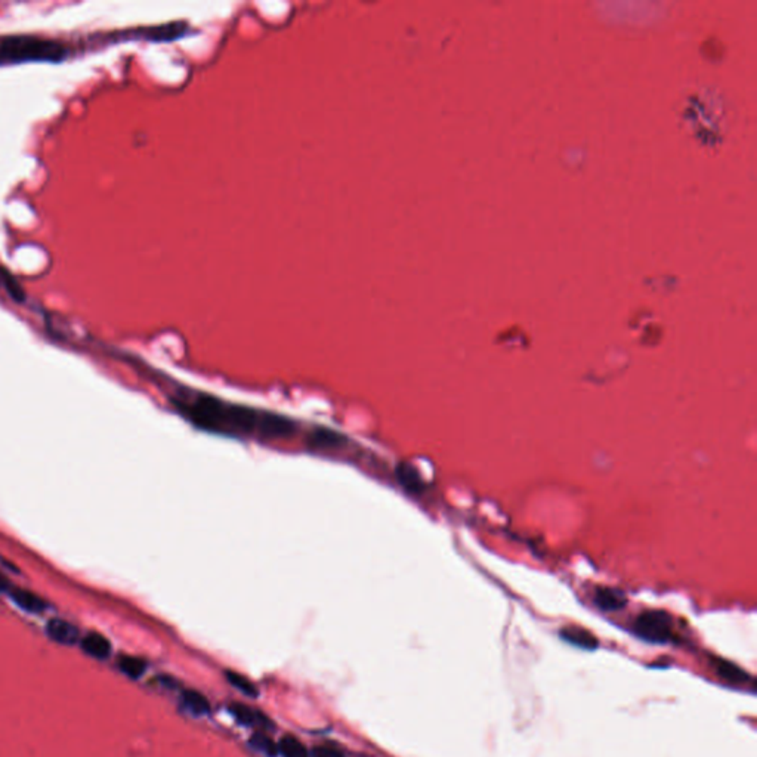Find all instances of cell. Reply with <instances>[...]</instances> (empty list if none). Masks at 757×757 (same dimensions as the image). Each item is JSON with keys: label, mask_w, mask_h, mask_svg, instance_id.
<instances>
[{"label": "cell", "mask_w": 757, "mask_h": 757, "mask_svg": "<svg viewBox=\"0 0 757 757\" xmlns=\"http://www.w3.org/2000/svg\"><path fill=\"white\" fill-rule=\"evenodd\" d=\"M314 757H344L342 753L330 746H318L312 751Z\"/></svg>", "instance_id": "cell-17"}, {"label": "cell", "mask_w": 757, "mask_h": 757, "mask_svg": "<svg viewBox=\"0 0 757 757\" xmlns=\"http://www.w3.org/2000/svg\"><path fill=\"white\" fill-rule=\"evenodd\" d=\"M227 679L230 681V683H233L238 691L243 692L245 696L247 697H252V698H256L257 696H259V691H257L256 685L253 682H250L247 678H245L243 674H238L235 671H227Z\"/></svg>", "instance_id": "cell-13"}, {"label": "cell", "mask_w": 757, "mask_h": 757, "mask_svg": "<svg viewBox=\"0 0 757 757\" xmlns=\"http://www.w3.org/2000/svg\"><path fill=\"white\" fill-rule=\"evenodd\" d=\"M561 638L571 643V645L587 651H593L599 645L598 639L586 629H582V627H565V629L561 630Z\"/></svg>", "instance_id": "cell-7"}, {"label": "cell", "mask_w": 757, "mask_h": 757, "mask_svg": "<svg viewBox=\"0 0 757 757\" xmlns=\"http://www.w3.org/2000/svg\"><path fill=\"white\" fill-rule=\"evenodd\" d=\"M278 753L283 757H310L308 750L293 735H284L280 739Z\"/></svg>", "instance_id": "cell-12"}, {"label": "cell", "mask_w": 757, "mask_h": 757, "mask_svg": "<svg viewBox=\"0 0 757 757\" xmlns=\"http://www.w3.org/2000/svg\"><path fill=\"white\" fill-rule=\"evenodd\" d=\"M187 421L199 429L233 438L284 440L292 437L296 423L292 418L227 402L204 394H189L173 399Z\"/></svg>", "instance_id": "cell-1"}, {"label": "cell", "mask_w": 757, "mask_h": 757, "mask_svg": "<svg viewBox=\"0 0 757 757\" xmlns=\"http://www.w3.org/2000/svg\"><path fill=\"white\" fill-rule=\"evenodd\" d=\"M716 671L722 679L731 683H746L750 681V676L741 667L734 663L724 662V659H716Z\"/></svg>", "instance_id": "cell-10"}, {"label": "cell", "mask_w": 757, "mask_h": 757, "mask_svg": "<svg viewBox=\"0 0 757 757\" xmlns=\"http://www.w3.org/2000/svg\"><path fill=\"white\" fill-rule=\"evenodd\" d=\"M9 593H11L12 601L17 604L20 608L27 611V613L40 614L47 608V604L40 598V596L31 593V592H28L25 589L12 587V590Z\"/></svg>", "instance_id": "cell-6"}, {"label": "cell", "mask_w": 757, "mask_h": 757, "mask_svg": "<svg viewBox=\"0 0 757 757\" xmlns=\"http://www.w3.org/2000/svg\"><path fill=\"white\" fill-rule=\"evenodd\" d=\"M12 587H13V586L11 585V582H9V580H8V578H6V577H5V575H4L2 573H0V593H6V592H11V590H12Z\"/></svg>", "instance_id": "cell-18"}, {"label": "cell", "mask_w": 757, "mask_h": 757, "mask_svg": "<svg viewBox=\"0 0 757 757\" xmlns=\"http://www.w3.org/2000/svg\"><path fill=\"white\" fill-rule=\"evenodd\" d=\"M635 632L645 640L666 643L673 638V620L663 611H647L636 618Z\"/></svg>", "instance_id": "cell-3"}, {"label": "cell", "mask_w": 757, "mask_h": 757, "mask_svg": "<svg viewBox=\"0 0 757 757\" xmlns=\"http://www.w3.org/2000/svg\"><path fill=\"white\" fill-rule=\"evenodd\" d=\"M594 602L601 609L617 611L626 605V598L614 589H599L594 594Z\"/></svg>", "instance_id": "cell-9"}, {"label": "cell", "mask_w": 757, "mask_h": 757, "mask_svg": "<svg viewBox=\"0 0 757 757\" xmlns=\"http://www.w3.org/2000/svg\"><path fill=\"white\" fill-rule=\"evenodd\" d=\"M67 55V46L58 40L36 36L0 37V66L21 62H61Z\"/></svg>", "instance_id": "cell-2"}, {"label": "cell", "mask_w": 757, "mask_h": 757, "mask_svg": "<svg viewBox=\"0 0 757 757\" xmlns=\"http://www.w3.org/2000/svg\"><path fill=\"white\" fill-rule=\"evenodd\" d=\"M252 747H254L257 751H261L269 757H276L278 754V746L274 741L265 735L264 732H257L250 739Z\"/></svg>", "instance_id": "cell-14"}, {"label": "cell", "mask_w": 757, "mask_h": 757, "mask_svg": "<svg viewBox=\"0 0 757 757\" xmlns=\"http://www.w3.org/2000/svg\"><path fill=\"white\" fill-rule=\"evenodd\" d=\"M182 701L185 707L189 708V712H192L194 715L201 716L211 712V703H209L207 698L197 691H191V689L184 691Z\"/></svg>", "instance_id": "cell-11"}, {"label": "cell", "mask_w": 757, "mask_h": 757, "mask_svg": "<svg viewBox=\"0 0 757 757\" xmlns=\"http://www.w3.org/2000/svg\"><path fill=\"white\" fill-rule=\"evenodd\" d=\"M46 632L58 643L62 645H73L78 640V630L77 627L66 620L61 618H52L46 626Z\"/></svg>", "instance_id": "cell-5"}, {"label": "cell", "mask_w": 757, "mask_h": 757, "mask_svg": "<svg viewBox=\"0 0 757 757\" xmlns=\"http://www.w3.org/2000/svg\"><path fill=\"white\" fill-rule=\"evenodd\" d=\"M0 278H2V283L6 288V292L9 293V296L17 300V302H24L25 300V293L23 287L20 286V283L15 280L13 276H11V274L6 271V269H0Z\"/></svg>", "instance_id": "cell-15"}, {"label": "cell", "mask_w": 757, "mask_h": 757, "mask_svg": "<svg viewBox=\"0 0 757 757\" xmlns=\"http://www.w3.org/2000/svg\"><path fill=\"white\" fill-rule=\"evenodd\" d=\"M82 648L85 650V652L98 659L107 658L111 652L110 642L100 633H88L82 639Z\"/></svg>", "instance_id": "cell-8"}, {"label": "cell", "mask_w": 757, "mask_h": 757, "mask_svg": "<svg viewBox=\"0 0 757 757\" xmlns=\"http://www.w3.org/2000/svg\"><path fill=\"white\" fill-rule=\"evenodd\" d=\"M119 666L127 676H131V678H139V676L143 674L145 669H147V666H145L142 659L135 658V657H129V655H124L120 658Z\"/></svg>", "instance_id": "cell-16"}, {"label": "cell", "mask_w": 757, "mask_h": 757, "mask_svg": "<svg viewBox=\"0 0 757 757\" xmlns=\"http://www.w3.org/2000/svg\"><path fill=\"white\" fill-rule=\"evenodd\" d=\"M230 712L240 723H245L247 727L257 728L261 731H268L272 728L271 720L264 713H261L259 710H253L249 705L234 703L230 705Z\"/></svg>", "instance_id": "cell-4"}]
</instances>
